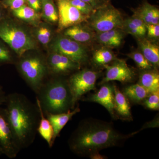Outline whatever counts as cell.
<instances>
[{"mask_svg": "<svg viewBox=\"0 0 159 159\" xmlns=\"http://www.w3.org/2000/svg\"><path fill=\"white\" fill-rule=\"evenodd\" d=\"M158 127L159 126V118L158 116L154 120H152L149 123H146V125H144V128H142V129H143L147 128V127Z\"/></svg>", "mask_w": 159, "mask_h": 159, "instance_id": "cell-36", "label": "cell"}, {"mask_svg": "<svg viewBox=\"0 0 159 159\" xmlns=\"http://www.w3.org/2000/svg\"><path fill=\"white\" fill-rule=\"evenodd\" d=\"M144 105L146 108L152 110L159 109V91L150 93L144 100Z\"/></svg>", "mask_w": 159, "mask_h": 159, "instance_id": "cell-29", "label": "cell"}, {"mask_svg": "<svg viewBox=\"0 0 159 159\" xmlns=\"http://www.w3.org/2000/svg\"><path fill=\"white\" fill-rule=\"evenodd\" d=\"M16 66L29 88L37 94L49 75L47 60L38 55H30L22 57Z\"/></svg>", "mask_w": 159, "mask_h": 159, "instance_id": "cell-4", "label": "cell"}, {"mask_svg": "<svg viewBox=\"0 0 159 159\" xmlns=\"http://www.w3.org/2000/svg\"><path fill=\"white\" fill-rule=\"evenodd\" d=\"M130 136L131 134L119 132L111 122L87 119L80 122L71 134L68 145L78 156L89 157L102 149L118 146Z\"/></svg>", "mask_w": 159, "mask_h": 159, "instance_id": "cell-1", "label": "cell"}, {"mask_svg": "<svg viewBox=\"0 0 159 159\" xmlns=\"http://www.w3.org/2000/svg\"><path fill=\"white\" fill-rule=\"evenodd\" d=\"M47 79L36 95L44 115L58 114L73 109L72 95L68 80L60 76Z\"/></svg>", "mask_w": 159, "mask_h": 159, "instance_id": "cell-3", "label": "cell"}, {"mask_svg": "<svg viewBox=\"0 0 159 159\" xmlns=\"http://www.w3.org/2000/svg\"><path fill=\"white\" fill-rule=\"evenodd\" d=\"M80 111V109L77 106L72 111L69 110L66 112L58 114H48L45 115L50 122L54 130V137H53V143L56 138L59 136L61 131L62 130L66 124L70 121L72 117Z\"/></svg>", "mask_w": 159, "mask_h": 159, "instance_id": "cell-15", "label": "cell"}, {"mask_svg": "<svg viewBox=\"0 0 159 159\" xmlns=\"http://www.w3.org/2000/svg\"><path fill=\"white\" fill-rule=\"evenodd\" d=\"M47 60L49 74L53 76H65L79 70L81 66L59 53L52 52Z\"/></svg>", "mask_w": 159, "mask_h": 159, "instance_id": "cell-12", "label": "cell"}, {"mask_svg": "<svg viewBox=\"0 0 159 159\" xmlns=\"http://www.w3.org/2000/svg\"><path fill=\"white\" fill-rule=\"evenodd\" d=\"M136 64L139 69L143 70H151L153 66L145 58L142 52L140 51H135L126 54Z\"/></svg>", "mask_w": 159, "mask_h": 159, "instance_id": "cell-27", "label": "cell"}, {"mask_svg": "<svg viewBox=\"0 0 159 159\" xmlns=\"http://www.w3.org/2000/svg\"><path fill=\"white\" fill-rule=\"evenodd\" d=\"M89 157L91 159H103L107 158H105V157L103 156L100 154L99 152H96V153L93 154L91 155Z\"/></svg>", "mask_w": 159, "mask_h": 159, "instance_id": "cell-38", "label": "cell"}, {"mask_svg": "<svg viewBox=\"0 0 159 159\" xmlns=\"http://www.w3.org/2000/svg\"><path fill=\"white\" fill-rule=\"evenodd\" d=\"M6 110L10 126L20 150L34 143L40 116L36 103L17 93L6 96Z\"/></svg>", "mask_w": 159, "mask_h": 159, "instance_id": "cell-2", "label": "cell"}, {"mask_svg": "<svg viewBox=\"0 0 159 159\" xmlns=\"http://www.w3.org/2000/svg\"><path fill=\"white\" fill-rule=\"evenodd\" d=\"M121 29L124 33L131 34L138 39L145 37L146 35V24L134 16L123 20Z\"/></svg>", "mask_w": 159, "mask_h": 159, "instance_id": "cell-19", "label": "cell"}, {"mask_svg": "<svg viewBox=\"0 0 159 159\" xmlns=\"http://www.w3.org/2000/svg\"><path fill=\"white\" fill-rule=\"evenodd\" d=\"M87 2L89 3L95 9L105 5L106 3L102 2L101 0H82Z\"/></svg>", "mask_w": 159, "mask_h": 159, "instance_id": "cell-35", "label": "cell"}, {"mask_svg": "<svg viewBox=\"0 0 159 159\" xmlns=\"http://www.w3.org/2000/svg\"><path fill=\"white\" fill-rule=\"evenodd\" d=\"M114 92V109L115 112L124 119L132 120L130 107L127 98L117 86L113 85Z\"/></svg>", "mask_w": 159, "mask_h": 159, "instance_id": "cell-20", "label": "cell"}, {"mask_svg": "<svg viewBox=\"0 0 159 159\" xmlns=\"http://www.w3.org/2000/svg\"><path fill=\"white\" fill-rule=\"evenodd\" d=\"M133 16L142 20L146 25L159 24V9L157 6L147 1L143 2L136 9H133Z\"/></svg>", "mask_w": 159, "mask_h": 159, "instance_id": "cell-16", "label": "cell"}, {"mask_svg": "<svg viewBox=\"0 0 159 159\" xmlns=\"http://www.w3.org/2000/svg\"><path fill=\"white\" fill-rule=\"evenodd\" d=\"M2 155H3L2 153V152H1V150H0V157H1Z\"/></svg>", "mask_w": 159, "mask_h": 159, "instance_id": "cell-41", "label": "cell"}, {"mask_svg": "<svg viewBox=\"0 0 159 159\" xmlns=\"http://www.w3.org/2000/svg\"><path fill=\"white\" fill-rule=\"evenodd\" d=\"M64 35L84 45L90 43L96 40V34L93 30L89 26L83 25L81 24L66 29Z\"/></svg>", "mask_w": 159, "mask_h": 159, "instance_id": "cell-14", "label": "cell"}, {"mask_svg": "<svg viewBox=\"0 0 159 159\" xmlns=\"http://www.w3.org/2000/svg\"><path fill=\"white\" fill-rule=\"evenodd\" d=\"M70 2L80 13L89 18L96 10L89 3L82 0H70Z\"/></svg>", "mask_w": 159, "mask_h": 159, "instance_id": "cell-28", "label": "cell"}, {"mask_svg": "<svg viewBox=\"0 0 159 159\" xmlns=\"http://www.w3.org/2000/svg\"><path fill=\"white\" fill-rule=\"evenodd\" d=\"M0 150L9 159L15 158L20 151L10 126L6 108L0 107Z\"/></svg>", "mask_w": 159, "mask_h": 159, "instance_id": "cell-9", "label": "cell"}, {"mask_svg": "<svg viewBox=\"0 0 159 159\" xmlns=\"http://www.w3.org/2000/svg\"><path fill=\"white\" fill-rule=\"evenodd\" d=\"M124 31L120 28L97 33L96 40L103 47L109 48H119L122 45L124 37Z\"/></svg>", "mask_w": 159, "mask_h": 159, "instance_id": "cell-17", "label": "cell"}, {"mask_svg": "<svg viewBox=\"0 0 159 159\" xmlns=\"http://www.w3.org/2000/svg\"><path fill=\"white\" fill-rule=\"evenodd\" d=\"M58 31L88 21L89 17L84 15L71 4L70 0H57Z\"/></svg>", "mask_w": 159, "mask_h": 159, "instance_id": "cell-10", "label": "cell"}, {"mask_svg": "<svg viewBox=\"0 0 159 159\" xmlns=\"http://www.w3.org/2000/svg\"><path fill=\"white\" fill-rule=\"evenodd\" d=\"M117 59L110 48L105 47L97 49L93 54V62L98 66H103Z\"/></svg>", "mask_w": 159, "mask_h": 159, "instance_id": "cell-24", "label": "cell"}, {"mask_svg": "<svg viewBox=\"0 0 159 159\" xmlns=\"http://www.w3.org/2000/svg\"><path fill=\"white\" fill-rule=\"evenodd\" d=\"M13 61L10 52L3 46L0 45V64L9 63Z\"/></svg>", "mask_w": 159, "mask_h": 159, "instance_id": "cell-33", "label": "cell"}, {"mask_svg": "<svg viewBox=\"0 0 159 159\" xmlns=\"http://www.w3.org/2000/svg\"><path fill=\"white\" fill-rule=\"evenodd\" d=\"M28 6L34 9L37 12H39L41 10L40 0H26Z\"/></svg>", "mask_w": 159, "mask_h": 159, "instance_id": "cell-34", "label": "cell"}, {"mask_svg": "<svg viewBox=\"0 0 159 159\" xmlns=\"http://www.w3.org/2000/svg\"><path fill=\"white\" fill-rule=\"evenodd\" d=\"M99 72L89 69L77 71L72 74L68 80L72 95L73 108L84 95L96 89Z\"/></svg>", "mask_w": 159, "mask_h": 159, "instance_id": "cell-7", "label": "cell"}, {"mask_svg": "<svg viewBox=\"0 0 159 159\" xmlns=\"http://www.w3.org/2000/svg\"><path fill=\"white\" fill-rule=\"evenodd\" d=\"M12 11L14 16L17 18L29 22L36 21L39 18V12L25 5L19 9L12 10Z\"/></svg>", "mask_w": 159, "mask_h": 159, "instance_id": "cell-26", "label": "cell"}, {"mask_svg": "<svg viewBox=\"0 0 159 159\" xmlns=\"http://www.w3.org/2000/svg\"><path fill=\"white\" fill-rule=\"evenodd\" d=\"M87 100L97 102L102 105L108 111L111 116L116 119V115L114 109L113 85L108 83L103 84L99 90L89 97Z\"/></svg>", "mask_w": 159, "mask_h": 159, "instance_id": "cell-13", "label": "cell"}, {"mask_svg": "<svg viewBox=\"0 0 159 159\" xmlns=\"http://www.w3.org/2000/svg\"><path fill=\"white\" fill-rule=\"evenodd\" d=\"M150 93L159 91V74L155 70H144L140 74L139 83Z\"/></svg>", "mask_w": 159, "mask_h": 159, "instance_id": "cell-21", "label": "cell"}, {"mask_svg": "<svg viewBox=\"0 0 159 159\" xmlns=\"http://www.w3.org/2000/svg\"><path fill=\"white\" fill-rule=\"evenodd\" d=\"M122 13L110 3L96 9L89 18V26L97 33L117 28L121 29L123 21Z\"/></svg>", "mask_w": 159, "mask_h": 159, "instance_id": "cell-6", "label": "cell"}, {"mask_svg": "<svg viewBox=\"0 0 159 159\" xmlns=\"http://www.w3.org/2000/svg\"><path fill=\"white\" fill-rule=\"evenodd\" d=\"M2 11H1V9H0V20H1V18H2Z\"/></svg>", "mask_w": 159, "mask_h": 159, "instance_id": "cell-40", "label": "cell"}, {"mask_svg": "<svg viewBox=\"0 0 159 159\" xmlns=\"http://www.w3.org/2000/svg\"><path fill=\"white\" fill-rule=\"evenodd\" d=\"M42 15L44 18L51 23L58 21L57 9L53 0H40Z\"/></svg>", "mask_w": 159, "mask_h": 159, "instance_id": "cell-25", "label": "cell"}, {"mask_svg": "<svg viewBox=\"0 0 159 159\" xmlns=\"http://www.w3.org/2000/svg\"><path fill=\"white\" fill-rule=\"evenodd\" d=\"M102 2L106 3V4H107V3H110L111 0H101Z\"/></svg>", "mask_w": 159, "mask_h": 159, "instance_id": "cell-39", "label": "cell"}, {"mask_svg": "<svg viewBox=\"0 0 159 159\" xmlns=\"http://www.w3.org/2000/svg\"><path fill=\"white\" fill-rule=\"evenodd\" d=\"M103 67L106 70V73L100 83L101 84L114 80L123 83L130 82L136 76L135 71L129 66L124 60L117 58L111 64H108Z\"/></svg>", "mask_w": 159, "mask_h": 159, "instance_id": "cell-11", "label": "cell"}, {"mask_svg": "<svg viewBox=\"0 0 159 159\" xmlns=\"http://www.w3.org/2000/svg\"><path fill=\"white\" fill-rule=\"evenodd\" d=\"M52 52L61 54L81 66L87 62L88 51L85 46L65 35L57 37L51 45Z\"/></svg>", "mask_w": 159, "mask_h": 159, "instance_id": "cell-8", "label": "cell"}, {"mask_svg": "<svg viewBox=\"0 0 159 159\" xmlns=\"http://www.w3.org/2000/svg\"><path fill=\"white\" fill-rule=\"evenodd\" d=\"M0 39L5 42L20 57L37 48L36 43L29 33L11 22L0 24Z\"/></svg>", "mask_w": 159, "mask_h": 159, "instance_id": "cell-5", "label": "cell"}, {"mask_svg": "<svg viewBox=\"0 0 159 159\" xmlns=\"http://www.w3.org/2000/svg\"><path fill=\"white\" fill-rule=\"evenodd\" d=\"M146 33L150 39H157L159 37V24L146 25Z\"/></svg>", "mask_w": 159, "mask_h": 159, "instance_id": "cell-32", "label": "cell"}, {"mask_svg": "<svg viewBox=\"0 0 159 159\" xmlns=\"http://www.w3.org/2000/svg\"><path fill=\"white\" fill-rule=\"evenodd\" d=\"M37 38L41 43L44 45L48 44L51 40L52 33L51 29L47 26H42L37 30Z\"/></svg>", "mask_w": 159, "mask_h": 159, "instance_id": "cell-30", "label": "cell"}, {"mask_svg": "<svg viewBox=\"0 0 159 159\" xmlns=\"http://www.w3.org/2000/svg\"><path fill=\"white\" fill-rule=\"evenodd\" d=\"M123 93L133 102H140L144 101L149 93L146 89L138 83L125 88Z\"/></svg>", "mask_w": 159, "mask_h": 159, "instance_id": "cell-23", "label": "cell"}, {"mask_svg": "<svg viewBox=\"0 0 159 159\" xmlns=\"http://www.w3.org/2000/svg\"><path fill=\"white\" fill-rule=\"evenodd\" d=\"M139 51L155 67L159 65V48L152 40L145 37L138 39Z\"/></svg>", "mask_w": 159, "mask_h": 159, "instance_id": "cell-18", "label": "cell"}, {"mask_svg": "<svg viewBox=\"0 0 159 159\" xmlns=\"http://www.w3.org/2000/svg\"><path fill=\"white\" fill-rule=\"evenodd\" d=\"M36 103L39 109L40 116L39 123L38 127V133L47 142L49 147L51 148L54 145L53 143V137H54V130H53V127L49 122L48 119H47L45 116L39 103L37 100H36Z\"/></svg>", "mask_w": 159, "mask_h": 159, "instance_id": "cell-22", "label": "cell"}, {"mask_svg": "<svg viewBox=\"0 0 159 159\" xmlns=\"http://www.w3.org/2000/svg\"><path fill=\"white\" fill-rule=\"evenodd\" d=\"M1 6L12 10L19 9L25 5L26 0H0Z\"/></svg>", "mask_w": 159, "mask_h": 159, "instance_id": "cell-31", "label": "cell"}, {"mask_svg": "<svg viewBox=\"0 0 159 159\" xmlns=\"http://www.w3.org/2000/svg\"><path fill=\"white\" fill-rule=\"evenodd\" d=\"M6 93L3 89L2 87L0 86V107L5 104L6 102Z\"/></svg>", "mask_w": 159, "mask_h": 159, "instance_id": "cell-37", "label": "cell"}]
</instances>
